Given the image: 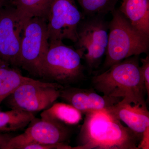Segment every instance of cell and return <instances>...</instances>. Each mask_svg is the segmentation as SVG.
<instances>
[{
  "label": "cell",
  "instance_id": "d6986e66",
  "mask_svg": "<svg viewBox=\"0 0 149 149\" xmlns=\"http://www.w3.org/2000/svg\"><path fill=\"white\" fill-rule=\"evenodd\" d=\"M83 9L85 16L105 15L115 9L118 0H76Z\"/></svg>",
  "mask_w": 149,
  "mask_h": 149
},
{
  "label": "cell",
  "instance_id": "9c48e42d",
  "mask_svg": "<svg viewBox=\"0 0 149 149\" xmlns=\"http://www.w3.org/2000/svg\"><path fill=\"white\" fill-rule=\"evenodd\" d=\"M23 28L10 3L0 7V58L13 67H19Z\"/></svg>",
  "mask_w": 149,
  "mask_h": 149
},
{
  "label": "cell",
  "instance_id": "9a60e30c",
  "mask_svg": "<svg viewBox=\"0 0 149 149\" xmlns=\"http://www.w3.org/2000/svg\"><path fill=\"white\" fill-rule=\"evenodd\" d=\"M41 118L66 125H75L82 120V113L71 105L64 103H54L44 110Z\"/></svg>",
  "mask_w": 149,
  "mask_h": 149
},
{
  "label": "cell",
  "instance_id": "e0dca14e",
  "mask_svg": "<svg viewBox=\"0 0 149 149\" xmlns=\"http://www.w3.org/2000/svg\"><path fill=\"white\" fill-rule=\"evenodd\" d=\"M35 118L34 113L20 110L0 111V132L9 133L21 130Z\"/></svg>",
  "mask_w": 149,
  "mask_h": 149
},
{
  "label": "cell",
  "instance_id": "7c38bea8",
  "mask_svg": "<svg viewBox=\"0 0 149 149\" xmlns=\"http://www.w3.org/2000/svg\"><path fill=\"white\" fill-rule=\"evenodd\" d=\"M24 133L33 141L47 145L66 143L70 137L69 126L41 118L34 119Z\"/></svg>",
  "mask_w": 149,
  "mask_h": 149
},
{
  "label": "cell",
  "instance_id": "2e32d148",
  "mask_svg": "<svg viewBox=\"0 0 149 149\" xmlns=\"http://www.w3.org/2000/svg\"><path fill=\"white\" fill-rule=\"evenodd\" d=\"M8 63L0 60V104L23 83L32 80Z\"/></svg>",
  "mask_w": 149,
  "mask_h": 149
},
{
  "label": "cell",
  "instance_id": "ac0fdd59",
  "mask_svg": "<svg viewBox=\"0 0 149 149\" xmlns=\"http://www.w3.org/2000/svg\"><path fill=\"white\" fill-rule=\"evenodd\" d=\"M66 143L47 145L33 141L24 133L13 137L3 149H71Z\"/></svg>",
  "mask_w": 149,
  "mask_h": 149
},
{
  "label": "cell",
  "instance_id": "44dd1931",
  "mask_svg": "<svg viewBox=\"0 0 149 149\" xmlns=\"http://www.w3.org/2000/svg\"><path fill=\"white\" fill-rule=\"evenodd\" d=\"M138 148L139 149H149V128H147L143 134Z\"/></svg>",
  "mask_w": 149,
  "mask_h": 149
},
{
  "label": "cell",
  "instance_id": "7402d4cb",
  "mask_svg": "<svg viewBox=\"0 0 149 149\" xmlns=\"http://www.w3.org/2000/svg\"><path fill=\"white\" fill-rule=\"evenodd\" d=\"M12 137L13 136L9 134L8 133L0 132V149H3Z\"/></svg>",
  "mask_w": 149,
  "mask_h": 149
},
{
  "label": "cell",
  "instance_id": "6da1fadb",
  "mask_svg": "<svg viewBox=\"0 0 149 149\" xmlns=\"http://www.w3.org/2000/svg\"><path fill=\"white\" fill-rule=\"evenodd\" d=\"M84 114L78 145L71 149H139L141 137L105 110Z\"/></svg>",
  "mask_w": 149,
  "mask_h": 149
},
{
  "label": "cell",
  "instance_id": "52a82bcc",
  "mask_svg": "<svg viewBox=\"0 0 149 149\" xmlns=\"http://www.w3.org/2000/svg\"><path fill=\"white\" fill-rule=\"evenodd\" d=\"M64 87L57 83L33 79L20 85L5 101L11 109L40 111L54 103L59 98L60 89Z\"/></svg>",
  "mask_w": 149,
  "mask_h": 149
},
{
  "label": "cell",
  "instance_id": "ffe728a7",
  "mask_svg": "<svg viewBox=\"0 0 149 149\" xmlns=\"http://www.w3.org/2000/svg\"><path fill=\"white\" fill-rule=\"evenodd\" d=\"M142 65L141 66V73L145 83L148 97L149 96V57L147 56L145 58H141Z\"/></svg>",
  "mask_w": 149,
  "mask_h": 149
},
{
  "label": "cell",
  "instance_id": "3957f363",
  "mask_svg": "<svg viewBox=\"0 0 149 149\" xmlns=\"http://www.w3.org/2000/svg\"><path fill=\"white\" fill-rule=\"evenodd\" d=\"M111 13L103 70L130 57L147 53L149 49V36L133 28L118 9Z\"/></svg>",
  "mask_w": 149,
  "mask_h": 149
},
{
  "label": "cell",
  "instance_id": "603a6c76",
  "mask_svg": "<svg viewBox=\"0 0 149 149\" xmlns=\"http://www.w3.org/2000/svg\"><path fill=\"white\" fill-rule=\"evenodd\" d=\"M10 1L9 0H0V7L8 4L10 3Z\"/></svg>",
  "mask_w": 149,
  "mask_h": 149
},
{
  "label": "cell",
  "instance_id": "8992f818",
  "mask_svg": "<svg viewBox=\"0 0 149 149\" xmlns=\"http://www.w3.org/2000/svg\"><path fill=\"white\" fill-rule=\"evenodd\" d=\"M104 17H84L77 28L74 48L82 54L90 72L98 67L107 48L109 23Z\"/></svg>",
  "mask_w": 149,
  "mask_h": 149
},
{
  "label": "cell",
  "instance_id": "8fae6325",
  "mask_svg": "<svg viewBox=\"0 0 149 149\" xmlns=\"http://www.w3.org/2000/svg\"><path fill=\"white\" fill-rule=\"evenodd\" d=\"M105 110L124 122L141 139L144 132L149 128V112L147 107L129 103L122 100Z\"/></svg>",
  "mask_w": 149,
  "mask_h": 149
},
{
  "label": "cell",
  "instance_id": "277c9868",
  "mask_svg": "<svg viewBox=\"0 0 149 149\" xmlns=\"http://www.w3.org/2000/svg\"><path fill=\"white\" fill-rule=\"evenodd\" d=\"M49 42L41 77L63 87L85 80V67L80 52L72 46L66 45L61 40Z\"/></svg>",
  "mask_w": 149,
  "mask_h": 149
},
{
  "label": "cell",
  "instance_id": "ba28073f",
  "mask_svg": "<svg viewBox=\"0 0 149 149\" xmlns=\"http://www.w3.org/2000/svg\"><path fill=\"white\" fill-rule=\"evenodd\" d=\"M84 17L75 0H52L47 19L49 41L69 40L75 43L77 28Z\"/></svg>",
  "mask_w": 149,
  "mask_h": 149
},
{
  "label": "cell",
  "instance_id": "5bb4252c",
  "mask_svg": "<svg viewBox=\"0 0 149 149\" xmlns=\"http://www.w3.org/2000/svg\"><path fill=\"white\" fill-rule=\"evenodd\" d=\"M52 0H11L17 17L22 27L34 17L47 19Z\"/></svg>",
  "mask_w": 149,
  "mask_h": 149
},
{
  "label": "cell",
  "instance_id": "30bf717a",
  "mask_svg": "<svg viewBox=\"0 0 149 149\" xmlns=\"http://www.w3.org/2000/svg\"><path fill=\"white\" fill-rule=\"evenodd\" d=\"M59 91V98L83 113L91 111L105 110L121 100L99 95L93 89L69 86L60 89Z\"/></svg>",
  "mask_w": 149,
  "mask_h": 149
},
{
  "label": "cell",
  "instance_id": "5b68a950",
  "mask_svg": "<svg viewBox=\"0 0 149 149\" xmlns=\"http://www.w3.org/2000/svg\"><path fill=\"white\" fill-rule=\"evenodd\" d=\"M49 45L47 19L41 17L29 19L22 30L19 67L33 76L41 77L43 63Z\"/></svg>",
  "mask_w": 149,
  "mask_h": 149
},
{
  "label": "cell",
  "instance_id": "4fadbf2b",
  "mask_svg": "<svg viewBox=\"0 0 149 149\" xmlns=\"http://www.w3.org/2000/svg\"><path fill=\"white\" fill-rule=\"evenodd\" d=\"M118 10L133 28L149 36V0H122Z\"/></svg>",
  "mask_w": 149,
  "mask_h": 149
},
{
  "label": "cell",
  "instance_id": "7a4b0ae2",
  "mask_svg": "<svg viewBox=\"0 0 149 149\" xmlns=\"http://www.w3.org/2000/svg\"><path fill=\"white\" fill-rule=\"evenodd\" d=\"M139 56L125 58L93 76L92 82L94 89L110 97L121 98L129 103L147 107L146 90Z\"/></svg>",
  "mask_w": 149,
  "mask_h": 149
}]
</instances>
